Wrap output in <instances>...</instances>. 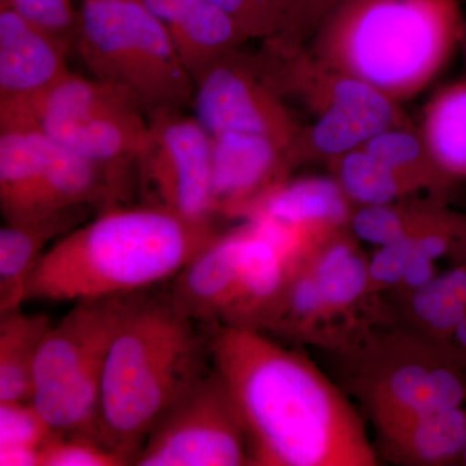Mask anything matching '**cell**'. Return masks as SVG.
Masks as SVG:
<instances>
[{
	"instance_id": "d4e9b609",
	"label": "cell",
	"mask_w": 466,
	"mask_h": 466,
	"mask_svg": "<svg viewBox=\"0 0 466 466\" xmlns=\"http://www.w3.org/2000/svg\"><path fill=\"white\" fill-rule=\"evenodd\" d=\"M328 165L349 200L360 207L392 204L410 193L400 175L364 147L343 153Z\"/></svg>"
},
{
	"instance_id": "f1b7e54d",
	"label": "cell",
	"mask_w": 466,
	"mask_h": 466,
	"mask_svg": "<svg viewBox=\"0 0 466 466\" xmlns=\"http://www.w3.org/2000/svg\"><path fill=\"white\" fill-rule=\"evenodd\" d=\"M268 5L278 25V35L269 41L300 46L317 29L330 7V0H268Z\"/></svg>"
},
{
	"instance_id": "d590c367",
	"label": "cell",
	"mask_w": 466,
	"mask_h": 466,
	"mask_svg": "<svg viewBox=\"0 0 466 466\" xmlns=\"http://www.w3.org/2000/svg\"><path fill=\"white\" fill-rule=\"evenodd\" d=\"M41 450L36 447H0V466H41Z\"/></svg>"
},
{
	"instance_id": "44dd1931",
	"label": "cell",
	"mask_w": 466,
	"mask_h": 466,
	"mask_svg": "<svg viewBox=\"0 0 466 466\" xmlns=\"http://www.w3.org/2000/svg\"><path fill=\"white\" fill-rule=\"evenodd\" d=\"M51 327L45 314H0V401H32L36 355Z\"/></svg>"
},
{
	"instance_id": "4316f807",
	"label": "cell",
	"mask_w": 466,
	"mask_h": 466,
	"mask_svg": "<svg viewBox=\"0 0 466 466\" xmlns=\"http://www.w3.org/2000/svg\"><path fill=\"white\" fill-rule=\"evenodd\" d=\"M412 309L435 332L452 333L466 315V266L413 291Z\"/></svg>"
},
{
	"instance_id": "ffe728a7",
	"label": "cell",
	"mask_w": 466,
	"mask_h": 466,
	"mask_svg": "<svg viewBox=\"0 0 466 466\" xmlns=\"http://www.w3.org/2000/svg\"><path fill=\"white\" fill-rule=\"evenodd\" d=\"M90 208H73L46 219L5 223L0 229V314L26 303L30 276L48 248L86 222Z\"/></svg>"
},
{
	"instance_id": "4dcf8cb0",
	"label": "cell",
	"mask_w": 466,
	"mask_h": 466,
	"mask_svg": "<svg viewBox=\"0 0 466 466\" xmlns=\"http://www.w3.org/2000/svg\"><path fill=\"white\" fill-rule=\"evenodd\" d=\"M350 228L361 241L385 247L408 236L404 208L389 205L360 207L350 218Z\"/></svg>"
},
{
	"instance_id": "4fadbf2b",
	"label": "cell",
	"mask_w": 466,
	"mask_h": 466,
	"mask_svg": "<svg viewBox=\"0 0 466 466\" xmlns=\"http://www.w3.org/2000/svg\"><path fill=\"white\" fill-rule=\"evenodd\" d=\"M124 106H140V104L116 86L67 70L56 81L30 96L0 100V128L43 130Z\"/></svg>"
},
{
	"instance_id": "5b68a950",
	"label": "cell",
	"mask_w": 466,
	"mask_h": 466,
	"mask_svg": "<svg viewBox=\"0 0 466 466\" xmlns=\"http://www.w3.org/2000/svg\"><path fill=\"white\" fill-rule=\"evenodd\" d=\"M75 42L92 76L127 92L144 110L192 104L195 81L142 0H84Z\"/></svg>"
},
{
	"instance_id": "277c9868",
	"label": "cell",
	"mask_w": 466,
	"mask_h": 466,
	"mask_svg": "<svg viewBox=\"0 0 466 466\" xmlns=\"http://www.w3.org/2000/svg\"><path fill=\"white\" fill-rule=\"evenodd\" d=\"M464 25L458 0H336L309 48L327 66L401 104L449 66Z\"/></svg>"
},
{
	"instance_id": "74e56055",
	"label": "cell",
	"mask_w": 466,
	"mask_h": 466,
	"mask_svg": "<svg viewBox=\"0 0 466 466\" xmlns=\"http://www.w3.org/2000/svg\"><path fill=\"white\" fill-rule=\"evenodd\" d=\"M461 48H462V50H464V54L466 55V18H465L464 33H462Z\"/></svg>"
},
{
	"instance_id": "1f68e13d",
	"label": "cell",
	"mask_w": 466,
	"mask_h": 466,
	"mask_svg": "<svg viewBox=\"0 0 466 466\" xmlns=\"http://www.w3.org/2000/svg\"><path fill=\"white\" fill-rule=\"evenodd\" d=\"M0 8L9 9L34 25L66 39H75L78 12L72 0H0Z\"/></svg>"
},
{
	"instance_id": "e575fe53",
	"label": "cell",
	"mask_w": 466,
	"mask_h": 466,
	"mask_svg": "<svg viewBox=\"0 0 466 466\" xmlns=\"http://www.w3.org/2000/svg\"><path fill=\"white\" fill-rule=\"evenodd\" d=\"M417 249H419V247H417ZM434 262L435 260L420 253V250L417 251L415 258L408 266L401 284L406 285L413 291L421 289V288L431 284L435 279Z\"/></svg>"
},
{
	"instance_id": "ac0fdd59",
	"label": "cell",
	"mask_w": 466,
	"mask_h": 466,
	"mask_svg": "<svg viewBox=\"0 0 466 466\" xmlns=\"http://www.w3.org/2000/svg\"><path fill=\"white\" fill-rule=\"evenodd\" d=\"M465 385L452 368L410 361L395 368L377 397L380 422L388 435L419 417L460 408Z\"/></svg>"
},
{
	"instance_id": "8d00e7d4",
	"label": "cell",
	"mask_w": 466,
	"mask_h": 466,
	"mask_svg": "<svg viewBox=\"0 0 466 466\" xmlns=\"http://www.w3.org/2000/svg\"><path fill=\"white\" fill-rule=\"evenodd\" d=\"M453 336H455L456 341H458L460 348H462L466 351V315L462 318V320L460 321L458 327L455 328V330L452 332Z\"/></svg>"
},
{
	"instance_id": "6da1fadb",
	"label": "cell",
	"mask_w": 466,
	"mask_h": 466,
	"mask_svg": "<svg viewBox=\"0 0 466 466\" xmlns=\"http://www.w3.org/2000/svg\"><path fill=\"white\" fill-rule=\"evenodd\" d=\"M205 325L211 368L240 415L251 465L376 464L357 413L308 359L253 328Z\"/></svg>"
},
{
	"instance_id": "7a4b0ae2",
	"label": "cell",
	"mask_w": 466,
	"mask_h": 466,
	"mask_svg": "<svg viewBox=\"0 0 466 466\" xmlns=\"http://www.w3.org/2000/svg\"><path fill=\"white\" fill-rule=\"evenodd\" d=\"M220 232L167 208H110L48 248L26 289L29 300L78 302L149 290L173 280Z\"/></svg>"
},
{
	"instance_id": "d6986e66",
	"label": "cell",
	"mask_w": 466,
	"mask_h": 466,
	"mask_svg": "<svg viewBox=\"0 0 466 466\" xmlns=\"http://www.w3.org/2000/svg\"><path fill=\"white\" fill-rule=\"evenodd\" d=\"M143 112L140 106H124L41 131L88 161L121 168L135 162L148 140L149 118Z\"/></svg>"
},
{
	"instance_id": "e0dca14e",
	"label": "cell",
	"mask_w": 466,
	"mask_h": 466,
	"mask_svg": "<svg viewBox=\"0 0 466 466\" xmlns=\"http://www.w3.org/2000/svg\"><path fill=\"white\" fill-rule=\"evenodd\" d=\"M242 227L220 233L173 279L168 297L186 317L220 323L236 289Z\"/></svg>"
},
{
	"instance_id": "5bb4252c",
	"label": "cell",
	"mask_w": 466,
	"mask_h": 466,
	"mask_svg": "<svg viewBox=\"0 0 466 466\" xmlns=\"http://www.w3.org/2000/svg\"><path fill=\"white\" fill-rule=\"evenodd\" d=\"M69 39L0 8V100L21 99L69 70Z\"/></svg>"
},
{
	"instance_id": "603a6c76",
	"label": "cell",
	"mask_w": 466,
	"mask_h": 466,
	"mask_svg": "<svg viewBox=\"0 0 466 466\" xmlns=\"http://www.w3.org/2000/svg\"><path fill=\"white\" fill-rule=\"evenodd\" d=\"M305 266L317 279L327 309L351 305L370 281L366 259L342 231L323 242Z\"/></svg>"
},
{
	"instance_id": "cb8c5ba5",
	"label": "cell",
	"mask_w": 466,
	"mask_h": 466,
	"mask_svg": "<svg viewBox=\"0 0 466 466\" xmlns=\"http://www.w3.org/2000/svg\"><path fill=\"white\" fill-rule=\"evenodd\" d=\"M363 147L400 175L410 192L424 188L441 189L450 182L426 148L416 125L388 128L368 140Z\"/></svg>"
},
{
	"instance_id": "3957f363",
	"label": "cell",
	"mask_w": 466,
	"mask_h": 466,
	"mask_svg": "<svg viewBox=\"0 0 466 466\" xmlns=\"http://www.w3.org/2000/svg\"><path fill=\"white\" fill-rule=\"evenodd\" d=\"M207 325L168 294H130L106 355L99 441L133 459L161 416L208 372Z\"/></svg>"
},
{
	"instance_id": "836d02e7",
	"label": "cell",
	"mask_w": 466,
	"mask_h": 466,
	"mask_svg": "<svg viewBox=\"0 0 466 466\" xmlns=\"http://www.w3.org/2000/svg\"><path fill=\"white\" fill-rule=\"evenodd\" d=\"M235 18L248 38L263 42L278 35V25L268 0H211Z\"/></svg>"
},
{
	"instance_id": "f35d334b",
	"label": "cell",
	"mask_w": 466,
	"mask_h": 466,
	"mask_svg": "<svg viewBox=\"0 0 466 466\" xmlns=\"http://www.w3.org/2000/svg\"><path fill=\"white\" fill-rule=\"evenodd\" d=\"M462 456H464V461H465V464H466V443H465L464 452H462Z\"/></svg>"
},
{
	"instance_id": "9a60e30c",
	"label": "cell",
	"mask_w": 466,
	"mask_h": 466,
	"mask_svg": "<svg viewBox=\"0 0 466 466\" xmlns=\"http://www.w3.org/2000/svg\"><path fill=\"white\" fill-rule=\"evenodd\" d=\"M142 2L167 27L193 81L250 41L235 18L211 0Z\"/></svg>"
},
{
	"instance_id": "8fae6325",
	"label": "cell",
	"mask_w": 466,
	"mask_h": 466,
	"mask_svg": "<svg viewBox=\"0 0 466 466\" xmlns=\"http://www.w3.org/2000/svg\"><path fill=\"white\" fill-rule=\"evenodd\" d=\"M195 116L211 137L223 133L266 135L291 149L302 126L269 86L258 58L241 50L208 67L195 81Z\"/></svg>"
},
{
	"instance_id": "83f0119b",
	"label": "cell",
	"mask_w": 466,
	"mask_h": 466,
	"mask_svg": "<svg viewBox=\"0 0 466 466\" xmlns=\"http://www.w3.org/2000/svg\"><path fill=\"white\" fill-rule=\"evenodd\" d=\"M133 459L100 441L81 435L54 434L41 450V466H125Z\"/></svg>"
},
{
	"instance_id": "d6a6232c",
	"label": "cell",
	"mask_w": 466,
	"mask_h": 466,
	"mask_svg": "<svg viewBox=\"0 0 466 466\" xmlns=\"http://www.w3.org/2000/svg\"><path fill=\"white\" fill-rule=\"evenodd\" d=\"M417 251V241L412 235L380 247L375 257L368 263L370 281L381 285L401 284Z\"/></svg>"
},
{
	"instance_id": "30bf717a",
	"label": "cell",
	"mask_w": 466,
	"mask_h": 466,
	"mask_svg": "<svg viewBox=\"0 0 466 466\" xmlns=\"http://www.w3.org/2000/svg\"><path fill=\"white\" fill-rule=\"evenodd\" d=\"M135 164L147 204L213 223L211 135L179 109L149 113L148 140Z\"/></svg>"
},
{
	"instance_id": "2e32d148",
	"label": "cell",
	"mask_w": 466,
	"mask_h": 466,
	"mask_svg": "<svg viewBox=\"0 0 466 466\" xmlns=\"http://www.w3.org/2000/svg\"><path fill=\"white\" fill-rule=\"evenodd\" d=\"M352 216L351 201L334 177L284 180L263 196L248 218H265L289 227L320 247L342 231Z\"/></svg>"
},
{
	"instance_id": "52a82bcc",
	"label": "cell",
	"mask_w": 466,
	"mask_h": 466,
	"mask_svg": "<svg viewBox=\"0 0 466 466\" xmlns=\"http://www.w3.org/2000/svg\"><path fill=\"white\" fill-rule=\"evenodd\" d=\"M112 168L70 152L38 128H0L5 223L34 222L109 201L116 183Z\"/></svg>"
},
{
	"instance_id": "f546056e",
	"label": "cell",
	"mask_w": 466,
	"mask_h": 466,
	"mask_svg": "<svg viewBox=\"0 0 466 466\" xmlns=\"http://www.w3.org/2000/svg\"><path fill=\"white\" fill-rule=\"evenodd\" d=\"M52 435L32 401H0V447L42 449Z\"/></svg>"
},
{
	"instance_id": "ba28073f",
	"label": "cell",
	"mask_w": 466,
	"mask_h": 466,
	"mask_svg": "<svg viewBox=\"0 0 466 466\" xmlns=\"http://www.w3.org/2000/svg\"><path fill=\"white\" fill-rule=\"evenodd\" d=\"M135 465H251L247 431L216 370H208L156 422Z\"/></svg>"
},
{
	"instance_id": "9c48e42d",
	"label": "cell",
	"mask_w": 466,
	"mask_h": 466,
	"mask_svg": "<svg viewBox=\"0 0 466 466\" xmlns=\"http://www.w3.org/2000/svg\"><path fill=\"white\" fill-rule=\"evenodd\" d=\"M257 55L266 81L283 99L293 97L324 124H342L373 137L388 128L415 125L401 108L354 76L327 66L306 45L267 41Z\"/></svg>"
},
{
	"instance_id": "7402d4cb",
	"label": "cell",
	"mask_w": 466,
	"mask_h": 466,
	"mask_svg": "<svg viewBox=\"0 0 466 466\" xmlns=\"http://www.w3.org/2000/svg\"><path fill=\"white\" fill-rule=\"evenodd\" d=\"M419 130L441 173L450 180L466 177V79L435 92Z\"/></svg>"
},
{
	"instance_id": "8992f818",
	"label": "cell",
	"mask_w": 466,
	"mask_h": 466,
	"mask_svg": "<svg viewBox=\"0 0 466 466\" xmlns=\"http://www.w3.org/2000/svg\"><path fill=\"white\" fill-rule=\"evenodd\" d=\"M128 297L78 300L46 334L32 403L52 433L99 441L104 367Z\"/></svg>"
},
{
	"instance_id": "484cf974",
	"label": "cell",
	"mask_w": 466,
	"mask_h": 466,
	"mask_svg": "<svg viewBox=\"0 0 466 466\" xmlns=\"http://www.w3.org/2000/svg\"><path fill=\"white\" fill-rule=\"evenodd\" d=\"M389 437L417 461H450L464 452L466 413L453 408L421 416Z\"/></svg>"
},
{
	"instance_id": "7c38bea8",
	"label": "cell",
	"mask_w": 466,
	"mask_h": 466,
	"mask_svg": "<svg viewBox=\"0 0 466 466\" xmlns=\"http://www.w3.org/2000/svg\"><path fill=\"white\" fill-rule=\"evenodd\" d=\"M293 170L289 149L266 135L211 137L214 217L247 218L251 208Z\"/></svg>"
}]
</instances>
